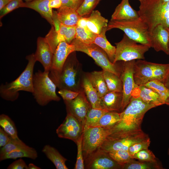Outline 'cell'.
<instances>
[{"instance_id": "obj_1", "label": "cell", "mask_w": 169, "mask_h": 169, "mask_svg": "<svg viewBox=\"0 0 169 169\" xmlns=\"http://www.w3.org/2000/svg\"><path fill=\"white\" fill-rule=\"evenodd\" d=\"M156 106L139 97L131 96L129 103L120 113L119 122L111 129V134H119L141 130V125L145 113Z\"/></svg>"}, {"instance_id": "obj_2", "label": "cell", "mask_w": 169, "mask_h": 169, "mask_svg": "<svg viewBox=\"0 0 169 169\" xmlns=\"http://www.w3.org/2000/svg\"><path fill=\"white\" fill-rule=\"evenodd\" d=\"M26 58L28 63L20 75L10 82L0 85V96L3 99L14 101L18 98L20 91L33 93V71L36 60L33 53L27 55Z\"/></svg>"}, {"instance_id": "obj_3", "label": "cell", "mask_w": 169, "mask_h": 169, "mask_svg": "<svg viewBox=\"0 0 169 169\" xmlns=\"http://www.w3.org/2000/svg\"><path fill=\"white\" fill-rule=\"evenodd\" d=\"M139 18L148 26L149 33L157 25L161 24L169 31V2L160 0H138Z\"/></svg>"}, {"instance_id": "obj_4", "label": "cell", "mask_w": 169, "mask_h": 169, "mask_svg": "<svg viewBox=\"0 0 169 169\" xmlns=\"http://www.w3.org/2000/svg\"><path fill=\"white\" fill-rule=\"evenodd\" d=\"M75 52L69 55L60 72L53 81L59 90L66 89L76 92L83 90L82 66Z\"/></svg>"}, {"instance_id": "obj_5", "label": "cell", "mask_w": 169, "mask_h": 169, "mask_svg": "<svg viewBox=\"0 0 169 169\" xmlns=\"http://www.w3.org/2000/svg\"><path fill=\"white\" fill-rule=\"evenodd\" d=\"M113 28L120 29L137 43L152 47L148 26L140 18L129 20H110L108 24L107 31Z\"/></svg>"}, {"instance_id": "obj_6", "label": "cell", "mask_w": 169, "mask_h": 169, "mask_svg": "<svg viewBox=\"0 0 169 169\" xmlns=\"http://www.w3.org/2000/svg\"><path fill=\"white\" fill-rule=\"evenodd\" d=\"M169 72V64H158L138 59L134 63L133 77L136 84L140 86L154 80L163 82Z\"/></svg>"}, {"instance_id": "obj_7", "label": "cell", "mask_w": 169, "mask_h": 169, "mask_svg": "<svg viewBox=\"0 0 169 169\" xmlns=\"http://www.w3.org/2000/svg\"><path fill=\"white\" fill-rule=\"evenodd\" d=\"M49 72L38 70L33 75L32 93L36 102L41 106L60 100L56 93L57 86L49 77Z\"/></svg>"}, {"instance_id": "obj_8", "label": "cell", "mask_w": 169, "mask_h": 169, "mask_svg": "<svg viewBox=\"0 0 169 169\" xmlns=\"http://www.w3.org/2000/svg\"><path fill=\"white\" fill-rule=\"evenodd\" d=\"M70 44L74 45L75 51L81 52L87 54L103 70L108 71L120 77L123 70L124 62L121 65L119 64L118 61L113 63L110 61L106 52L95 44H86L76 38Z\"/></svg>"}, {"instance_id": "obj_9", "label": "cell", "mask_w": 169, "mask_h": 169, "mask_svg": "<svg viewBox=\"0 0 169 169\" xmlns=\"http://www.w3.org/2000/svg\"><path fill=\"white\" fill-rule=\"evenodd\" d=\"M149 138L142 130L119 134H110L99 148L107 152L119 150L128 151L133 145Z\"/></svg>"}, {"instance_id": "obj_10", "label": "cell", "mask_w": 169, "mask_h": 169, "mask_svg": "<svg viewBox=\"0 0 169 169\" xmlns=\"http://www.w3.org/2000/svg\"><path fill=\"white\" fill-rule=\"evenodd\" d=\"M137 43L124 33L121 40L115 43L116 51L113 63L121 61L125 62L144 59V54L150 48L147 45Z\"/></svg>"}, {"instance_id": "obj_11", "label": "cell", "mask_w": 169, "mask_h": 169, "mask_svg": "<svg viewBox=\"0 0 169 169\" xmlns=\"http://www.w3.org/2000/svg\"><path fill=\"white\" fill-rule=\"evenodd\" d=\"M111 133V129L100 127L90 126L84 129L82 140L84 159L99 149Z\"/></svg>"}, {"instance_id": "obj_12", "label": "cell", "mask_w": 169, "mask_h": 169, "mask_svg": "<svg viewBox=\"0 0 169 169\" xmlns=\"http://www.w3.org/2000/svg\"><path fill=\"white\" fill-rule=\"evenodd\" d=\"M84 169H119L123 166L113 159L108 152L98 149L84 159Z\"/></svg>"}, {"instance_id": "obj_13", "label": "cell", "mask_w": 169, "mask_h": 169, "mask_svg": "<svg viewBox=\"0 0 169 169\" xmlns=\"http://www.w3.org/2000/svg\"><path fill=\"white\" fill-rule=\"evenodd\" d=\"M84 129L83 126L77 118L67 113L64 121L56 130V133L59 137L70 140L76 143L82 136Z\"/></svg>"}, {"instance_id": "obj_14", "label": "cell", "mask_w": 169, "mask_h": 169, "mask_svg": "<svg viewBox=\"0 0 169 169\" xmlns=\"http://www.w3.org/2000/svg\"><path fill=\"white\" fill-rule=\"evenodd\" d=\"M67 113L72 114L81 123L84 127L87 114L92 108L84 90L78 95L71 100H64Z\"/></svg>"}, {"instance_id": "obj_15", "label": "cell", "mask_w": 169, "mask_h": 169, "mask_svg": "<svg viewBox=\"0 0 169 169\" xmlns=\"http://www.w3.org/2000/svg\"><path fill=\"white\" fill-rule=\"evenodd\" d=\"M135 61V60H134L124 61L123 70L120 77L123 87L121 112L129 103L133 90L138 86L135 83L133 77L134 66Z\"/></svg>"}, {"instance_id": "obj_16", "label": "cell", "mask_w": 169, "mask_h": 169, "mask_svg": "<svg viewBox=\"0 0 169 169\" xmlns=\"http://www.w3.org/2000/svg\"><path fill=\"white\" fill-rule=\"evenodd\" d=\"M76 27L65 25L61 23L59 28L56 30L52 26L45 38L54 54L59 43L64 41L70 44L75 38Z\"/></svg>"}, {"instance_id": "obj_17", "label": "cell", "mask_w": 169, "mask_h": 169, "mask_svg": "<svg viewBox=\"0 0 169 169\" xmlns=\"http://www.w3.org/2000/svg\"><path fill=\"white\" fill-rule=\"evenodd\" d=\"M75 51L74 45L65 42L59 44L54 54L52 63L49 76L53 81L59 74L67 57Z\"/></svg>"}, {"instance_id": "obj_18", "label": "cell", "mask_w": 169, "mask_h": 169, "mask_svg": "<svg viewBox=\"0 0 169 169\" xmlns=\"http://www.w3.org/2000/svg\"><path fill=\"white\" fill-rule=\"evenodd\" d=\"M152 48L157 52L162 51L169 55V31L162 25L156 26L150 32Z\"/></svg>"}, {"instance_id": "obj_19", "label": "cell", "mask_w": 169, "mask_h": 169, "mask_svg": "<svg viewBox=\"0 0 169 169\" xmlns=\"http://www.w3.org/2000/svg\"><path fill=\"white\" fill-rule=\"evenodd\" d=\"M34 55L36 61L41 63L44 71L49 72L52 65L54 53L45 37H39L38 38L37 49Z\"/></svg>"}, {"instance_id": "obj_20", "label": "cell", "mask_w": 169, "mask_h": 169, "mask_svg": "<svg viewBox=\"0 0 169 169\" xmlns=\"http://www.w3.org/2000/svg\"><path fill=\"white\" fill-rule=\"evenodd\" d=\"M131 96L139 97L144 102L155 105L156 107L165 104L159 95L151 89L144 85L138 86L133 91Z\"/></svg>"}, {"instance_id": "obj_21", "label": "cell", "mask_w": 169, "mask_h": 169, "mask_svg": "<svg viewBox=\"0 0 169 169\" xmlns=\"http://www.w3.org/2000/svg\"><path fill=\"white\" fill-rule=\"evenodd\" d=\"M122 99V92L108 91L100 98L101 109L108 111L120 113Z\"/></svg>"}, {"instance_id": "obj_22", "label": "cell", "mask_w": 169, "mask_h": 169, "mask_svg": "<svg viewBox=\"0 0 169 169\" xmlns=\"http://www.w3.org/2000/svg\"><path fill=\"white\" fill-rule=\"evenodd\" d=\"M50 0H33L23 2L22 7L33 9L41 15L51 25L53 26V11L49 6Z\"/></svg>"}, {"instance_id": "obj_23", "label": "cell", "mask_w": 169, "mask_h": 169, "mask_svg": "<svg viewBox=\"0 0 169 169\" xmlns=\"http://www.w3.org/2000/svg\"><path fill=\"white\" fill-rule=\"evenodd\" d=\"M139 18L137 11L131 6L129 0H121L115 8L111 20H129Z\"/></svg>"}, {"instance_id": "obj_24", "label": "cell", "mask_w": 169, "mask_h": 169, "mask_svg": "<svg viewBox=\"0 0 169 169\" xmlns=\"http://www.w3.org/2000/svg\"><path fill=\"white\" fill-rule=\"evenodd\" d=\"M88 28L94 33L100 34L102 30L107 28L108 20L103 17L98 10H93L88 17H86Z\"/></svg>"}, {"instance_id": "obj_25", "label": "cell", "mask_w": 169, "mask_h": 169, "mask_svg": "<svg viewBox=\"0 0 169 169\" xmlns=\"http://www.w3.org/2000/svg\"><path fill=\"white\" fill-rule=\"evenodd\" d=\"M56 11L59 21L67 26H76L78 20L81 17L76 10L67 7H61Z\"/></svg>"}, {"instance_id": "obj_26", "label": "cell", "mask_w": 169, "mask_h": 169, "mask_svg": "<svg viewBox=\"0 0 169 169\" xmlns=\"http://www.w3.org/2000/svg\"><path fill=\"white\" fill-rule=\"evenodd\" d=\"M82 86L92 108L101 109L100 105V98L97 91L94 87L86 74L83 76Z\"/></svg>"}, {"instance_id": "obj_27", "label": "cell", "mask_w": 169, "mask_h": 169, "mask_svg": "<svg viewBox=\"0 0 169 169\" xmlns=\"http://www.w3.org/2000/svg\"><path fill=\"white\" fill-rule=\"evenodd\" d=\"M42 152L54 164L56 169H68L65 164L67 159L63 157L54 147L49 145H45L42 149Z\"/></svg>"}, {"instance_id": "obj_28", "label": "cell", "mask_w": 169, "mask_h": 169, "mask_svg": "<svg viewBox=\"0 0 169 169\" xmlns=\"http://www.w3.org/2000/svg\"><path fill=\"white\" fill-rule=\"evenodd\" d=\"M86 75L101 98L109 91L104 79L103 71H94L87 73Z\"/></svg>"}, {"instance_id": "obj_29", "label": "cell", "mask_w": 169, "mask_h": 169, "mask_svg": "<svg viewBox=\"0 0 169 169\" xmlns=\"http://www.w3.org/2000/svg\"><path fill=\"white\" fill-rule=\"evenodd\" d=\"M107 31V28H105L100 34L97 35L93 44H95L103 49L107 54L110 61L113 63L116 47L112 45L107 39L105 35Z\"/></svg>"}, {"instance_id": "obj_30", "label": "cell", "mask_w": 169, "mask_h": 169, "mask_svg": "<svg viewBox=\"0 0 169 169\" xmlns=\"http://www.w3.org/2000/svg\"><path fill=\"white\" fill-rule=\"evenodd\" d=\"M38 156L37 151L34 148L27 146L24 147L0 156V161H2L8 159H16L18 158L23 157L35 160L37 158Z\"/></svg>"}, {"instance_id": "obj_31", "label": "cell", "mask_w": 169, "mask_h": 169, "mask_svg": "<svg viewBox=\"0 0 169 169\" xmlns=\"http://www.w3.org/2000/svg\"><path fill=\"white\" fill-rule=\"evenodd\" d=\"M120 120V113L108 111L104 114L92 126L100 127L111 129L118 124Z\"/></svg>"}, {"instance_id": "obj_32", "label": "cell", "mask_w": 169, "mask_h": 169, "mask_svg": "<svg viewBox=\"0 0 169 169\" xmlns=\"http://www.w3.org/2000/svg\"><path fill=\"white\" fill-rule=\"evenodd\" d=\"M102 71L109 91L122 92V82L120 77L108 71Z\"/></svg>"}, {"instance_id": "obj_33", "label": "cell", "mask_w": 169, "mask_h": 169, "mask_svg": "<svg viewBox=\"0 0 169 169\" xmlns=\"http://www.w3.org/2000/svg\"><path fill=\"white\" fill-rule=\"evenodd\" d=\"M162 166L158 162H151L136 161L132 158L124 166V169H161Z\"/></svg>"}, {"instance_id": "obj_34", "label": "cell", "mask_w": 169, "mask_h": 169, "mask_svg": "<svg viewBox=\"0 0 169 169\" xmlns=\"http://www.w3.org/2000/svg\"><path fill=\"white\" fill-rule=\"evenodd\" d=\"M0 126L12 138H19L15 123L8 115L5 114L0 115Z\"/></svg>"}, {"instance_id": "obj_35", "label": "cell", "mask_w": 169, "mask_h": 169, "mask_svg": "<svg viewBox=\"0 0 169 169\" xmlns=\"http://www.w3.org/2000/svg\"><path fill=\"white\" fill-rule=\"evenodd\" d=\"M144 85L156 92L165 102L169 98V91L165 86L163 83L158 80L151 81Z\"/></svg>"}, {"instance_id": "obj_36", "label": "cell", "mask_w": 169, "mask_h": 169, "mask_svg": "<svg viewBox=\"0 0 169 169\" xmlns=\"http://www.w3.org/2000/svg\"><path fill=\"white\" fill-rule=\"evenodd\" d=\"M108 112V111L103 109L92 108L86 116L84 129L93 126L104 114Z\"/></svg>"}, {"instance_id": "obj_37", "label": "cell", "mask_w": 169, "mask_h": 169, "mask_svg": "<svg viewBox=\"0 0 169 169\" xmlns=\"http://www.w3.org/2000/svg\"><path fill=\"white\" fill-rule=\"evenodd\" d=\"M96 35L88 28H83L76 26L75 38L83 43L93 44Z\"/></svg>"}, {"instance_id": "obj_38", "label": "cell", "mask_w": 169, "mask_h": 169, "mask_svg": "<svg viewBox=\"0 0 169 169\" xmlns=\"http://www.w3.org/2000/svg\"><path fill=\"white\" fill-rule=\"evenodd\" d=\"M27 146L19 138L14 139L11 137L9 142L4 146L1 148L0 156L24 147Z\"/></svg>"}, {"instance_id": "obj_39", "label": "cell", "mask_w": 169, "mask_h": 169, "mask_svg": "<svg viewBox=\"0 0 169 169\" xmlns=\"http://www.w3.org/2000/svg\"><path fill=\"white\" fill-rule=\"evenodd\" d=\"M101 0H84L76 10L80 17L91 13Z\"/></svg>"}, {"instance_id": "obj_40", "label": "cell", "mask_w": 169, "mask_h": 169, "mask_svg": "<svg viewBox=\"0 0 169 169\" xmlns=\"http://www.w3.org/2000/svg\"><path fill=\"white\" fill-rule=\"evenodd\" d=\"M108 153L113 159L123 166L125 163L133 158L127 150H119Z\"/></svg>"}, {"instance_id": "obj_41", "label": "cell", "mask_w": 169, "mask_h": 169, "mask_svg": "<svg viewBox=\"0 0 169 169\" xmlns=\"http://www.w3.org/2000/svg\"><path fill=\"white\" fill-rule=\"evenodd\" d=\"M133 158L142 161L151 162H158L153 153L148 149L141 150L132 156Z\"/></svg>"}, {"instance_id": "obj_42", "label": "cell", "mask_w": 169, "mask_h": 169, "mask_svg": "<svg viewBox=\"0 0 169 169\" xmlns=\"http://www.w3.org/2000/svg\"><path fill=\"white\" fill-rule=\"evenodd\" d=\"M83 134L78 139L76 144L77 146V153L74 169H84V160L83 155L82 140Z\"/></svg>"}, {"instance_id": "obj_43", "label": "cell", "mask_w": 169, "mask_h": 169, "mask_svg": "<svg viewBox=\"0 0 169 169\" xmlns=\"http://www.w3.org/2000/svg\"><path fill=\"white\" fill-rule=\"evenodd\" d=\"M23 3L22 0H12L0 10V18L13 10L22 7Z\"/></svg>"}, {"instance_id": "obj_44", "label": "cell", "mask_w": 169, "mask_h": 169, "mask_svg": "<svg viewBox=\"0 0 169 169\" xmlns=\"http://www.w3.org/2000/svg\"><path fill=\"white\" fill-rule=\"evenodd\" d=\"M150 138L136 143L129 148L128 151L132 157L135 154L143 149H148L150 145Z\"/></svg>"}, {"instance_id": "obj_45", "label": "cell", "mask_w": 169, "mask_h": 169, "mask_svg": "<svg viewBox=\"0 0 169 169\" xmlns=\"http://www.w3.org/2000/svg\"><path fill=\"white\" fill-rule=\"evenodd\" d=\"M80 92H76L69 90L63 89L59 90L58 91V93L62 97L64 100H71L75 99L78 95Z\"/></svg>"}, {"instance_id": "obj_46", "label": "cell", "mask_w": 169, "mask_h": 169, "mask_svg": "<svg viewBox=\"0 0 169 169\" xmlns=\"http://www.w3.org/2000/svg\"><path fill=\"white\" fill-rule=\"evenodd\" d=\"M61 7H67L77 10L84 0H61Z\"/></svg>"}, {"instance_id": "obj_47", "label": "cell", "mask_w": 169, "mask_h": 169, "mask_svg": "<svg viewBox=\"0 0 169 169\" xmlns=\"http://www.w3.org/2000/svg\"><path fill=\"white\" fill-rule=\"evenodd\" d=\"M7 169H28V165L22 159L20 158L16 160L7 168Z\"/></svg>"}, {"instance_id": "obj_48", "label": "cell", "mask_w": 169, "mask_h": 169, "mask_svg": "<svg viewBox=\"0 0 169 169\" xmlns=\"http://www.w3.org/2000/svg\"><path fill=\"white\" fill-rule=\"evenodd\" d=\"M11 137L1 127L0 128V147H2L10 141Z\"/></svg>"}, {"instance_id": "obj_49", "label": "cell", "mask_w": 169, "mask_h": 169, "mask_svg": "<svg viewBox=\"0 0 169 169\" xmlns=\"http://www.w3.org/2000/svg\"><path fill=\"white\" fill-rule=\"evenodd\" d=\"M62 2L61 0H50L49 6L51 8L58 9L62 6Z\"/></svg>"}, {"instance_id": "obj_50", "label": "cell", "mask_w": 169, "mask_h": 169, "mask_svg": "<svg viewBox=\"0 0 169 169\" xmlns=\"http://www.w3.org/2000/svg\"><path fill=\"white\" fill-rule=\"evenodd\" d=\"M77 26L83 28H88L87 26L86 17H81L78 21Z\"/></svg>"}, {"instance_id": "obj_51", "label": "cell", "mask_w": 169, "mask_h": 169, "mask_svg": "<svg viewBox=\"0 0 169 169\" xmlns=\"http://www.w3.org/2000/svg\"><path fill=\"white\" fill-rule=\"evenodd\" d=\"M162 83L169 91V72Z\"/></svg>"}, {"instance_id": "obj_52", "label": "cell", "mask_w": 169, "mask_h": 169, "mask_svg": "<svg viewBox=\"0 0 169 169\" xmlns=\"http://www.w3.org/2000/svg\"><path fill=\"white\" fill-rule=\"evenodd\" d=\"M12 0H0V10Z\"/></svg>"}, {"instance_id": "obj_53", "label": "cell", "mask_w": 169, "mask_h": 169, "mask_svg": "<svg viewBox=\"0 0 169 169\" xmlns=\"http://www.w3.org/2000/svg\"><path fill=\"white\" fill-rule=\"evenodd\" d=\"M28 169H41V168L33 163H30L28 165Z\"/></svg>"}, {"instance_id": "obj_54", "label": "cell", "mask_w": 169, "mask_h": 169, "mask_svg": "<svg viewBox=\"0 0 169 169\" xmlns=\"http://www.w3.org/2000/svg\"><path fill=\"white\" fill-rule=\"evenodd\" d=\"M165 104L169 105V98L167 99L165 102Z\"/></svg>"}, {"instance_id": "obj_55", "label": "cell", "mask_w": 169, "mask_h": 169, "mask_svg": "<svg viewBox=\"0 0 169 169\" xmlns=\"http://www.w3.org/2000/svg\"><path fill=\"white\" fill-rule=\"evenodd\" d=\"M163 3H166L169 2V0H160Z\"/></svg>"}, {"instance_id": "obj_56", "label": "cell", "mask_w": 169, "mask_h": 169, "mask_svg": "<svg viewBox=\"0 0 169 169\" xmlns=\"http://www.w3.org/2000/svg\"><path fill=\"white\" fill-rule=\"evenodd\" d=\"M25 0L26 1H32V0Z\"/></svg>"}, {"instance_id": "obj_57", "label": "cell", "mask_w": 169, "mask_h": 169, "mask_svg": "<svg viewBox=\"0 0 169 169\" xmlns=\"http://www.w3.org/2000/svg\"><path fill=\"white\" fill-rule=\"evenodd\" d=\"M168 49H169V41H168Z\"/></svg>"}, {"instance_id": "obj_58", "label": "cell", "mask_w": 169, "mask_h": 169, "mask_svg": "<svg viewBox=\"0 0 169 169\" xmlns=\"http://www.w3.org/2000/svg\"><path fill=\"white\" fill-rule=\"evenodd\" d=\"M168 154L169 155V148H168Z\"/></svg>"}]
</instances>
